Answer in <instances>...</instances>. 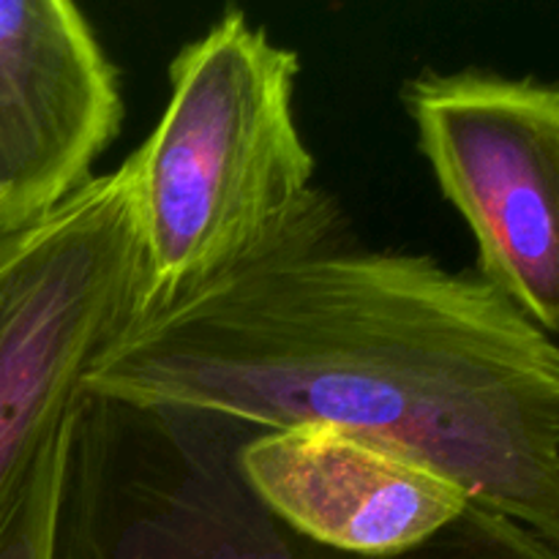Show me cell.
<instances>
[{"mask_svg": "<svg viewBox=\"0 0 559 559\" xmlns=\"http://www.w3.org/2000/svg\"><path fill=\"white\" fill-rule=\"evenodd\" d=\"M251 435L85 393L66 435L52 559H355L298 538L260 506L238 469ZM462 516L393 559H453Z\"/></svg>", "mask_w": 559, "mask_h": 559, "instance_id": "3", "label": "cell"}, {"mask_svg": "<svg viewBox=\"0 0 559 559\" xmlns=\"http://www.w3.org/2000/svg\"><path fill=\"white\" fill-rule=\"evenodd\" d=\"M145 271L129 164L0 235V527L85 396L87 371L140 320Z\"/></svg>", "mask_w": 559, "mask_h": 559, "instance_id": "4", "label": "cell"}, {"mask_svg": "<svg viewBox=\"0 0 559 559\" xmlns=\"http://www.w3.org/2000/svg\"><path fill=\"white\" fill-rule=\"evenodd\" d=\"M238 469L289 533L355 559L409 555L473 506L440 469L333 426L254 431Z\"/></svg>", "mask_w": 559, "mask_h": 559, "instance_id": "7", "label": "cell"}, {"mask_svg": "<svg viewBox=\"0 0 559 559\" xmlns=\"http://www.w3.org/2000/svg\"><path fill=\"white\" fill-rule=\"evenodd\" d=\"M453 559H559V549L473 502L462 516V540Z\"/></svg>", "mask_w": 559, "mask_h": 559, "instance_id": "9", "label": "cell"}, {"mask_svg": "<svg viewBox=\"0 0 559 559\" xmlns=\"http://www.w3.org/2000/svg\"><path fill=\"white\" fill-rule=\"evenodd\" d=\"M66 435H69V420L47 442L27 480L22 484L20 495L0 527V559H52L55 516H58L60 484H63Z\"/></svg>", "mask_w": 559, "mask_h": 559, "instance_id": "8", "label": "cell"}, {"mask_svg": "<svg viewBox=\"0 0 559 559\" xmlns=\"http://www.w3.org/2000/svg\"><path fill=\"white\" fill-rule=\"evenodd\" d=\"M442 197L478 249V276L559 333V80L420 71L402 87Z\"/></svg>", "mask_w": 559, "mask_h": 559, "instance_id": "5", "label": "cell"}, {"mask_svg": "<svg viewBox=\"0 0 559 559\" xmlns=\"http://www.w3.org/2000/svg\"><path fill=\"white\" fill-rule=\"evenodd\" d=\"M126 104L118 69L69 0H0V235L96 180Z\"/></svg>", "mask_w": 559, "mask_h": 559, "instance_id": "6", "label": "cell"}, {"mask_svg": "<svg viewBox=\"0 0 559 559\" xmlns=\"http://www.w3.org/2000/svg\"><path fill=\"white\" fill-rule=\"evenodd\" d=\"M298 76V52L240 9L173 58L162 118L126 158L142 314L249 262L320 200L325 189L295 109Z\"/></svg>", "mask_w": 559, "mask_h": 559, "instance_id": "2", "label": "cell"}, {"mask_svg": "<svg viewBox=\"0 0 559 559\" xmlns=\"http://www.w3.org/2000/svg\"><path fill=\"white\" fill-rule=\"evenodd\" d=\"M85 393L385 442L559 549V344L478 273L360 246L328 191L249 262L142 314Z\"/></svg>", "mask_w": 559, "mask_h": 559, "instance_id": "1", "label": "cell"}]
</instances>
